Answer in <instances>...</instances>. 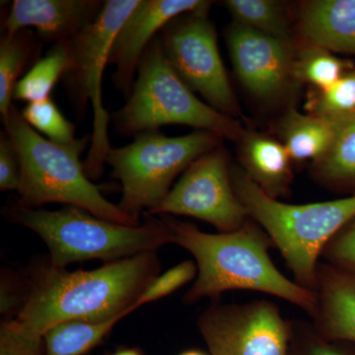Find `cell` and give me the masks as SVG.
Returning a JSON list of instances; mask_svg holds the SVG:
<instances>
[{
    "instance_id": "24",
    "label": "cell",
    "mask_w": 355,
    "mask_h": 355,
    "mask_svg": "<svg viewBox=\"0 0 355 355\" xmlns=\"http://www.w3.org/2000/svg\"><path fill=\"white\" fill-rule=\"evenodd\" d=\"M352 70L349 64L330 51L308 44L294 55L292 76L295 81L309 83L318 90H324Z\"/></svg>"
},
{
    "instance_id": "13",
    "label": "cell",
    "mask_w": 355,
    "mask_h": 355,
    "mask_svg": "<svg viewBox=\"0 0 355 355\" xmlns=\"http://www.w3.org/2000/svg\"><path fill=\"white\" fill-rule=\"evenodd\" d=\"M211 6L200 0H139L116 33L110 53L114 65L112 81L128 99L132 94L137 70L149 44L168 23L179 16Z\"/></svg>"
},
{
    "instance_id": "32",
    "label": "cell",
    "mask_w": 355,
    "mask_h": 355,
    "mask_svg": "<svg viewBox=\"0 0 355 355\" xmlns=\"http://www.w3.org/2000/svg\"><path fill=\"white\" fill-rule=\"evenodd\" d=\"M0 311L1 314H6L11 309H13L17 303V298L13 293L12 289L8 286L6 282L2 280L1 293H0Z\"/></svg>"
},
{
    "instance_id": "8",
    "label": "cell",
    "mask_w": 355,
    "mask_h": 355,
    "mask_svg": "<svg viewBox=\"0 0 355 355\" xmlns=\"http://www.w3.org/2000/svg\"><path fill=\"white\" fill-rule=\"evenodd\" d=\"M139 0H108L90 25L67 41L70 55L69 71L62 77L70 102L79 114H85L88 104L93 111V128L84 170L90 180L100 179L112 148L109 139L108 111L102 96L103 74L109 65L110 53L116 33Z\"/></svg>"
},
{
    "instance_id": "9",
    "label": "cell",
    "mask_w": 355,
    "mask_h": 355,
    "mask_svg": "<svg viewBox=\"0 0 355 355\" xmlns=\"http://www.w3.org/2000/svg\"><path fill=\"white\" fill-rule=\"evenodd\" d=\"M209 7L175 18L158 37L168 62L182 80L212 108L233 118L239 114V105L219 53Z\"/></svg>"
},
{
    "instance_id": "12",
    "label": "cell",
    "mask_w": 355,
    "mask_h": 355,
    "mask_svg": "<svg viewBox=\"0 0 355 355\" xmlns=\"http://www.w3.org/2000/svg\"><path fill=\"white\" fill-rule=\"evenodd\" d=\"M231 62L243 85L256 97H279L293 81L291 44L233 22L226 33Z\"/></svg>"
},
{
    "instance_id": "16",
    "label": "cell",
    "mask_w": 355,
    "mask_h": 355,
    "mask_svg": "<svg viewBox=\"0 0 355 355\" xmlns=\"http://www.w3.org/2000/svg\"><path fill=\"white\" fill-rule=\"evenodd\" d=\"M244 172L268 197L279 200L291 193L292 159L286 147L268 135L246 132L239 140Z\"/></svg>"
},
{
    "instance_id": "22",
    "label": "cell",
    "mask_w": 355,
    "mask_h": 355,
    "mask_svg": "<svg viewBox=\"0 0 355 355\" xmlns=\"http://www.w3.org/2000/svg\"><path fill=\"white\" fill-rule=\"evenodd\" d=\"M69 67L67 42L53 44L20 79L14 90L13 100L32 103L51 97V91L69 71Z\"/></svg>"
},
{
    "instance_id": "10",
    "label": "cell",
    "mask_w": 355,
    "mask_h": 355,
    "mask_svg": "<svg viewBox=\"0 0 355 355\" xmlns=\"http://www.w3.org/2000/svg\"><path fill=\"white\" fill-rule=\"evenodd\" d=\"M210 355H287L291 320L268 299L212 304L198 320Z\"/></svg>"
},
{
    "instance_id": "3",
    "label": "cell",
    "mask_w": 355,
    "mask_h": 355,
    "mask_svg": "<svg viewBox=\"0 0 355 355\" xmlns=\"http://www.w3.org/2000/svg\"><path fill=\"white\" fill-rule=\"evenodd\" d=\"M2 121L20 161L18 207L35 209L48 203H64L114 223L139 225L109 202L86 175L80 155L91 137L86 135L74 146L53 144L36 132L15 106Z\"/></svg>"
},
{
    "instance_id": "7",
    "label": "cell",
    "mask_w": 355,
    "mask_h": 355,
    "mask_svg": "<svg viewBox=\"0 0 355 355\" xmlns=\"http://www.w3.org/2000/svg\"><path fill=\"white\" fill-rule=\"evenodd\" d=\"M221 139L205 130L182 137H166L153 130L140 133L128 146L112 147L106 163L121 183L119 207L139 222L144 210L151 211L167 197L178 175L220 146Z\"/></svg>"
},
{
    "instance_id": "6",
    "label": "cell",
    "mask_w": 355,
    "mask_h": 355,
    "mask_svg": "<svg viewBox=\"0 0 355 355\" xmlns=\"http://www.w3.org/2000/svg\"><path fill=\"white\" fill-rule=\"evenodd\" d=\"M12 216L42 238L50 251L51 266L57 268L89 260H123L172 243L165 222L123 225L71 205L53 211L17 207Z\"/></svg>"
},
{
    "instance_id": "15",
    "label": "cell",
    "mask_w": 355,
    "mask_h": 355,
    "mask_svg": "<svg viewBox=\"0 0 355 355\" xmlns=\"http://www.w3.org/2000/svg\"><path fill=\"white\" fill-rule=\"evenodd\" d=\"M311 322L330 340L355 343V273L320 261Z\"/></svg>"
},
{
    "instance_id": "25",
    "label": "cell",
    "mask_w": 355,
    "mask_h": 355,
    "mask_svg": "<svg viewBox=\"0 0 355 355\" xmlns=\"http://www.w3.org/2000/svg\"><path fill=\"white\" fill-rule=\"evenodd\" d=\"M21 114L36 132L43 133L53 144L70 146L80 139H76V125L65 118L51 97L28 103Z\"/></svg>"
},
{
    "instance_id": "27",
    "label": "cell",
    "mask_w": 355,
    "mask_h": 355,
    "mask_svg": "<svg viewBox=\"0 0 355 355\" xmlns=\"http://www.w3.org/2000/svg\"><path fill=\"white\" fill-rule=\"evenodd\" d=\"M287 355H355V343L327 340L312 322L292 320Z\"/></svg>"
},
{
    "instance_id": "4",
    "label": "cell",
    "mask_w": 355,
    "mask_h": 355,
    "mask_svg": "<svg viewBox=\"0 0 355 355\" xmlns=\"http://www.w3.org/2000/svg\"><path fill=\"white\" fill-rule=\"evenodd\" d=\"M235 195L249 218L259 224L277 248L293 280L315 291L324 248L355 217V195L328 202L291 205L266 196L244 170L231 166Z\"/></svg>"
},
{
    "instance_id": "18",
    "label": "cell",
    "mask_w": 355,
    "mask_h": 355,
    "mask_svg": "<svg viewBox=\"0 0 355 355\" xmlns=\"http://www.w3.org/2000/svg\"><path fill=\"white\" fill-rule=\"evenodd\" d=\"M335 121L291 109L279 123L282 144L292 161L316 162L329 150L335 137Z\"/></svg>"
},
{
    "instance_id": "14",
    "label": "cell",
    "mask_w": 355,
    "mask_h": 355,
    "mask_svg": "<svg viewBox=\"0 0 355 355\" xmlns=\"http://www.w3.org/2000/svg\"><path fill=\"white\" fill-rule=\"evenodd\" d=\"M103 6L97 0H14L2 21V35L35 28L42 42H67L97 18Z\"/></svg>"
},
{
    "instance_id": "23",
    "label": "cell",
    "mask_w": 355,
    "mask_h": 355,
    "mask_svg": "<svg viewBox=\"0 0 355 355\" xmlns=\"http://www.w3.org/2000/svg\"><path fill=\"white\" fill-rule=\"evenodd\" d=\"M224 6L235 23L291 44L288 24L282 2L273 0H227Z\"/></svg>"
},
{
    "instance_id": "29",
    "label": "cell",
    "mask_w": 355,
    "mask_h": 355,
    "mask_svg": "<svg viewBox=\"0 0 355 355\" xmlns=\"http://www.w3.org/2000/svg\"><path fill=\"white\" fill-rule=\"evenodd\" d=\"M44 354V338L28 333L16 320L0 324V355Z\"/></svg>"
},
{
    "instance_id": "11",
    "label": "cell",
    "mask_w": 355,
    "mask_h": 355,
    "mask_svg": "<svg viewBox=\"0 0 355 355\" xmlns=\"http://www.w3.org/2000/svg\"><path fill=\"white\" fill-rule=\"evenodd\" d=\"M230 169L227 154L217 146L193 161L167 197L148 214L195 217L221 233L241 228L249 216L235 195Z\"/></svg>"
},
{
    "instance_id": "5",
    "label": "cell",
    "mask_w": 355,
    "mask_h": 355,
    "mask_svg": "<svg viewBox=\"0 0 355 355\" xmlns=\"http://www.w3.org/2000/svg\"><path fill=\"white\" fill-rule=\"evenodd\" d=\"M114 130L125 137L183 125L239 142L245 130L239 121L198 99L168 62L159 37L140 60L137 79L125 104L111 114Z\"/></svg>"
},
{
    "instance_id": "26",
    "label": "cell",
    "mask_w": 355,
    "mask_h": 355,
    "mask_svg": "<svg viewBox=\"0 0 355 355\" xmlns=\"http://www.w3.org/2000/svg\"><path fill=\"white\" fill-rule=\"evenodd\" d=\"M308 109L311 114L329 119L355 113V69L347 71L330 87L318 90Z\"/></svg>"
},
{
    "instance_id": "33",
    "label": "cell",
    "mask_w": 355,
    "mask_h": 355,
    "mask_svg": "<svg viewBox=\"0 0 355 355\" xmlns=\"http://www.w3.org/2000/svg\"><path fill=\"white\" fill-rule=\"evenodd\" d=\"M109 355H144V354L139 349H135V347H121Z\"/></svg>"
},
{
    "instance_id": "2",
    "label": "cell",
    "mask_w": 355,
    "mask_h": 355,
    "mask_svg": "<svg viewBox=\"0 0 355 355\" xmlns=\"http://www.w3.org/2000/svg\"><path fill=\"white\" fill-rule=\"evenodd\" d=\"M172 243L193 254L198 275L184 295L187 303L216 297L223 292L250 291L284 299L309 316L316 306L314 291L287 279L270 259L275 244L253 219L232 232H203L189 222L166 219Z\"/></svg>"
},
{
    "instance_id": "1",
    "label": "cell",
    "mask_w": 355,
    "mask_h": 355,
    "mask_svg": "<svg viewBox=\"0 0 355 355\" xmlns=\"http://www.w3.org/2000/svg\"><path fill=\"white\" fill-rule=\"evenodd\" d=\"M158 270L154 252L110 261L93 270L69 272L51 265L35 277L16 321L28 333L44 338L62 322L128 316L137 309V299Z\"/></svg>"
},
{
    "instance_id": "28",
    "label": "cell",
    "mask_w": 355,
    "mask_h": 355,
    "mask_svg": "<svg viewBox=\"0 0 355 355\" xmlns=\"http://www.w3.org/2000/svg\"><path fill=\"white\" fill-rule=\"evenodd\" d=\"M197 263L191 261H182L162 275H157L142 292L135 306L139 308L140 306L164 298L191 280L197 279Z\"/></svg>"
},
{
    "instance_id": "31",
    "label": "cell",
    "mask_w": 355,
    "mask_h": 355,
    "mask_svg": "<svg viewBox=\"0 0 355 355\" xmlns=\"http://www.w3.org/2000/svg\"><path fill=\"white\" fill-rule=\"evenodd\" d=\"M20 161L12 139L6 130L0 132V190L18 191Z\"/></svg>"
},
{
    "instance_id": "21",
    "label": "cell",
    "mask_w": 355,
    "mask_h": 355,
    "mask_svg": "<svg viewBox=\"0 0 355 355\" xmlns=\"http://www.w3.org/2000/svg\"><path fill=\"white\" fill-rule=\"evenodd\" d=\"M125 316L103 321L71 320L53 327L44 335V355H85L101 345L114 324Z\"/></svg>"
},
{
    "instance_id": "17",
    "label": "cell",
    "mask_w": 355,
    "mask_h": 355,
    "mask_svg": "<svg viewBox=\"0 0 355 355\" xmlns=\"http://www.w3.org/2000/svg\"><path fill=\"white\" fill-rule=\"evenodd\" d=\"M299 26L308 44L355 55V0L306 2Z\"/></svg>"
},
{
    "instance_id": "19",
    "label": "cell",
    "mask_w": 355,
    "mask_h": 355,
    "mask_svg": "<svg viewBox=\"0 0 355 355\" xmlns=\"http://www.w3.org/2000/svg\"><path fill=\"white\" fill-rule=\"evenodd\" d=\"M336 132L331 146L313 166V176L320 184L355 195V113L331 119Z\"/></svg>"
},
{
    "instance_id": "34",
    "label": "cell",
    "mask_w": 355,
    "mask_h": 355,
    "mask_svg": "<svg viewBox=\"0 0 355 355\" xmlns=\"http://www.w3.org/2000/svg\"><path fill=\"white\" fill-rule=\"evenodd\" d=\"M178 355H210L209 354H207V352H202L200 349H188L184 350V352H181Z\"/></svg>"
},
{
    "instance_id": "20",
    "label": "cell",
    "mask_w": 355,
    "mask_h": 355,
    "mask_svg": "<svg viewBox=\"0 0 355 355\" xmlns=\"http://www.w3.org/2000/svg\"><path fill=\"white\" fill-rule=\"evenodd\" d=\"M42 41L31 29L7 36L0 41V114L6 118L12 108L14 90L32 60L38 62Z\"/></svg>"
},
{
    "instance_id": "30",
    "label": "cell",
    "mask_w": 355,
    "mask_h": 355,
    "mask_svg": "<svg viewBox=\"0 0 355 355\" xmlns=\"http://www.w3.org/2000/svg\"><path fill=\"white\" fill-rule=\"evenodd\" d=\"M321 259L328 265L355 273V217L334 236Z\"/></svg>"
}]
</instances>
